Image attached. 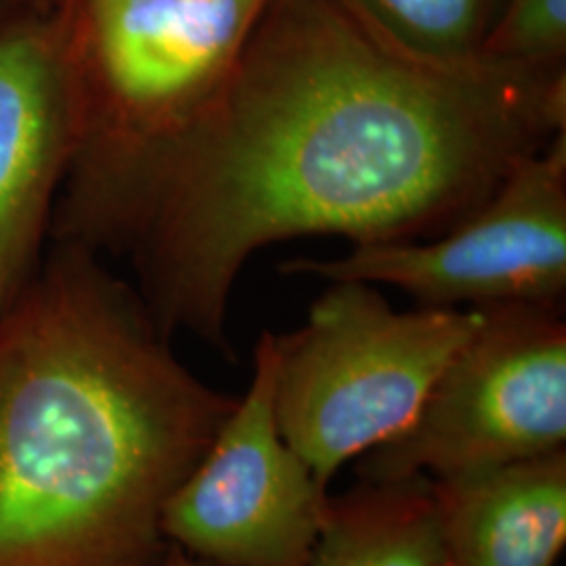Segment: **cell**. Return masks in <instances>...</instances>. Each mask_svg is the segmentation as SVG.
I'll return each mask as SVG.
<instances>
[{"instance_id": "obj_7", "label": "cell", "mask_w": 566, "mask_h": 566, "mask_svg": "<svg viewBox=\"0 0 566 566\" xmlns=\"http://www.w3.org/2000/svg\"><path fill=\"white\" fill-rule=\"evenodd\" d=\"M273 378V332H263L245 395L164 507L166 542L212 565L313 563L329 495L280 432Z\"/></svg>"}, {"instance_id": "obj_9", "label": "cell", "mask_w": 566, "mask_h": 566, "mask_svg": "<svg viewBox=\"0 0 566 566\" xmlns=\"http://www.w3.org/2000/svg\"><path fill=\"white\" fill-rule=\"evenodd\" d=\"M447 566H556L566 544V451L432 481Z\"/></svg>"}, {"instance_id": "obj_13", "label": "cell", "mask_w": 566, "mask_h": 566, "mask_svg": "<svg viewBox=\"0 0 566 566\" xmlns=\"http://www.w3.org/2000/svg\"><path fill=\"white\" fill-rule=\"evenodd\" d=\"M160 566H219L212 565V563H208V560H202V558H198V556H193V554H189V552H185L182 547L175 546V544H170L168 542V547H166V552H164L163 563Z\"/></svg>"}, {"instance_id": "obj_11", "label": "cell", "mask_w": 566, "mask_h": 566, "mask_svg": "<svg viewBox=\"0 0 566 566\" xmlns=\"http://www.w3.org/2000/svg\"><path fill=\"white\" fill-rule=\"evenodd\" d=\"M376 41L437 67L481 60L502 0H336Z\"/></svg>"}, {"instance_id": "obj_10", "label": "cell", "mask_w": 566, "mask_h": 566, "mask_svg": "<svg viewBox=\"0 0 566 566\" xmlns=\"http://www.w3.org/2000/svg\"><path fill=\"white\" fill-rule=\"evenodd\" d=\"M311 566H447L432 481L361 479L329 497Z\"/></svg>"}, {"instance_id": "obj_4", "label": "cell", "mask_w": 566, "mask_h": 566, "mask_svg": "<svg viewBox=\"0 0 566 566\" xmlns=\"http://www.w3.org/2000/svg\"><path fill=\"white\" fill-rule=\"evenodd\" d=\"M479 322L481 308L395 311L371 283L332 282L304 325L273 334L275 418L315 483L401 437Z\"/></svg>"}, {"instance_id": "obj_5", "label": "cell", "mask_w": 566, "mask_h": 566, "mask_svg": "<svg viewBox=\"0 0 566 566\" xmlns=\"http://www.w3.org/2000/svg\"><path fill=\"white\" fill-rule=\"evenodd\" d=\"M563 304L481 308L401 437L365 453L359 476L449 481L566 451Z\"/></svg>"}, {"instance_id": "obj_3", "label": "cell", "mask_w": 566, "mask_h": 566, "mask_svg": "<svg viewBox=\"0 0 566 566\" xmlns=\"http://www.w3.org/2000/svg\"><path fill=\"white\" fill-rule=\"evenodd\" d=\"M269 0H57L81 143L51 240L97 248L143 177L219 97Z\"/></svg>"}, {"instance_id": "obj_1", "label": "cell", "mask_w": 566, "mask_h": 566, "mask_svg": "<svg viewBox=\"0 0 566 566\" xmlns=\"http://www.w3.org/2000/svg\"><path fill=\"white\" fill-rule=\"evenodd\" d=\"M566 130V70L437 67L376 41L336 0H269L233 74L107 227L170 338L233 359L248 259L301 235L353 245L460 223Z\"/></svg>"}, {"instance_id": "obj_2", "label": "cell", "mask_w": 566, "mask_h": 566, "mask_svg": "<svg viewBox=\"0 0 566 566\" xmlns=\"http://www.w3.org/2000/svg\"><path fill=\"white\" fill-rule=\"evenodd\" d=\"M235 405L99 252L51 240L0 313V566H160L166 502Z\"/></svg>"}, {"instance_id": "obj_14", "label": "cell", "mask_w": 566, "mask_h": 566, "mask_svg": "<svg viewBox=\"0 0 566 566\" xmlns=\"http://www.w3.org/2000/svg\"><path fill=\"white\" fill-rule=\"evenodd\" d=\"M25 4H32V7H39V9H53L57 4V0H20Z\"/></svg>"}, {"instance_id": "obj_6", "label": "cell", "mask_w": 566, "mask_h": 566, "mask_svg": "<svg viewBox=\"0 0 566 566\" xmlns=\"http://www.w3.org/2000/svg\"><path fill=\"white\" fill-rule=\"evenodd\" d=\"M282 273L385 283L437 308L563 304L566 130L516 164L486 202L437 240L353 245L338 259H294Z\"/></svg>"}, {"instance_id": "obj_8", "label": "cell", "mask_w": 566, "mask_h": 566, "mask_svg": "<svg viewBox=\"0 0 566 566\" xmlns=\"http://www.w3.org/2000/svg\"><path fill=\"white\" fill-rule=\"evenodd\" d=\"M81 143L60 7L0 0V313L32 282Z\"/></svg>"}, {"instance_id": "obj_12", "label": "cell", "mask_w": 566, "mask_h": 566, "mask_svg": "<svg viewBox=\"0 0 566 566\" xmlns=\"http://www.w3.org/2000/svg\"><path fill=\"white\" fill-rule=\"evenodd\" d=\"M481 60L528 72L566 70V0H502Z\"/></svg>"}]
</instances>
